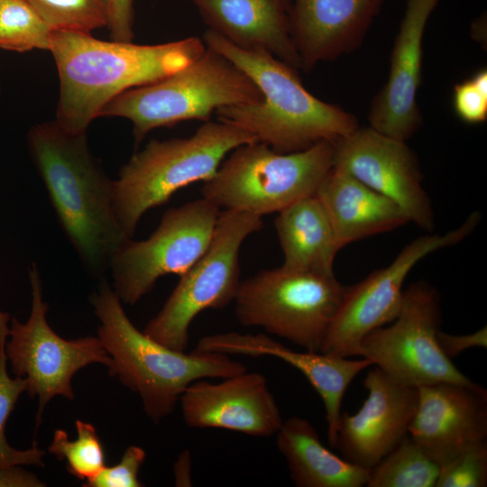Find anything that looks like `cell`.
<instances>
[{"label": "cell", "instance_id": "1", "mask_svg": "<svg viewBox=\"0 0 487 487\" xmlns=\"http://www.w3.org/2000/svg\"><path fill=\"white\" fill-rule=\"evenodd\" d=\"M206 48L198 37L144 45L54 30L50 51L60 78L55 121L68 132L86 133L112 99L169 77L195 61Z\"/></svg>", "mask_w": 487, "mask_h": 487}, {"label": "cell", "instance_id": "2", "mask_svg": "<svg viewBox=\"0 0 487 487\" xmlns=\"http://www.w3.org/2000/svg\"><path fill=\"white\" fill-rule=\"evenodd\" d=\"M28 148L57 218L82 264L96 275L129 238L114 210V179L92 154L86 133L54 121L31 128Z\"/></svg>", "mask_w": 487, "mask_h": 487}, {"label": "cell", "instance_id": "3", "mask_svg": "<svg viewBox=\"0 0 487 487\" xmlns=\"http://www.w3.org/2000/svg\"><path fill=\"white\" fill-rule=\"evenodd\" d=\"M203 41L247 74L262 94L259 102L217 109V120L245 130L280 153L337 141L359 126L353 114L312 95L298 69L274 56L239 48L208 29Z\"/></svg>", "mask_w": 487, "mask_h": 487}, {"label": "cell", "instance_id": "4", "mask_svg": "<svg viewBox=\"0 0 487 487\" xmlns=\"http://www.w3.org/2000/svg\"><path fill=\"white\" fill-rule=\"evenodd\" d=\"M100 321L98 338L111 358V376L140 395L155 423L171 414L185 390L202 379H223L246 372L227 354L170 348L138 330L106 280L90 298Z\"/></svg>", "mask_w": 487, "mask_h": 487}, {"label": "cell", "instance_id": "5", "mask_svg": "<svg viewBox=\"0 0 487 487\" xmlns=\"http://www.w3.org/2000/svg\"><path fill=\"white\" fill-rule=\"evenodd\" d=\"M256 138L223 121L205 122L188 137L150 141L114 179V210L123 231L133 236L144 214L179 189L211 179L236 147Z\"/></svg>", "mask_w": 487, "mask_h": 487}, {"label": "cell", "instance_id": "6", "mask_svg": "<svg viewBox=\"0 0 487 487\" xmlns=\"http://www.w3.org/2000/svg\"><path fill=\"white\" fill-rule=\"evenodd\" d=\"M262 99V92L247 74L207 47L195 61L169 77L120 94L106 105L99 117L128 119L138 145L154 129L189 120L207 122L221 107Z\"/></svg>", "mask_w": 487, "mask_h": 487}, {"label": "cell", "instance_id": "7", "mask_svg": "<svg viewBox=\"0 0 487 487\" xmlns=\"http://www.w3.org/2000/svg\"><path fill=\"white\" fill-rule=\"evenodd\" d=\"M335 143L323 141L289 153L277 152L258 141L240 145L204 182L202 197L221 210L259 216L279 213L316 194L333 167Z\"/></svg>", "mask_w": 487, "mask_h": 487}, {"label": "cell", "instance_id": "8", "mask_svg": "<svg viewBox=\"0 0 487 487\" xmlns=\"http://www.w3.org/2000/svg\"><path fill=\"white\" fill-rule=\"evenodd\" d=\"M346 290L335 274L281 265L241 281L234 314L244 326L260 327L306 351L320 352Z\"/></svg>", "mask_w": 487, "mask_h": 487}, {"label": "cell", "instance_id": "9", "mask_svg": "<svg viewBox=\"0 0 487 487\" xmlns=\"http://www.w3.org/2000/svg\"><path fill=\"white\" fill-rule=\"evenodd\" d=\"M263 226L262 216L221 210L212 241L181 276L159 313L143 332L157 342L185 351L189 327L198 314L234 302L241 283L239 253L244 240Z\"/></svg>", "mask_w": 487, "mask_h": 487}, {"label": "cell", "instance_id": "10", "mask_svg": "<svg viewBox=\"0 0 487 487\" xmlns=\"http://www.w3.org/2000/svg\"><path fill=\"white\" fill-rule=\"evenodd\" d=\"M441 301L437 289L426 280L403 291L398 317L368 334L356 356L370 360L393 380L416 388L441 382L476 386L441 351Z\"/></svg>", "mask_w": 487, "mask_h": 487}, {"label": "cell", "instance_id": "11", "mask_svg": "<svg viewBox=\"0 0 487 487\" xmlns=\"http://www.w3.org/2000/svg\"><path fill=\"white\" fill-rule=\"evenodd\" d=\"M220 212L202 197L168 209L147 239L125 241L109 264L121 301L133 305L161 277L185 273L208 248Z\"/></svg>", "mask_w": 487, "mask_h": 487}, {"label": "cell", "instance_id": "12", "mask_svg": "<svg viewBox=\"0 0 487 487\" xmlns=\"http://www.w3.org/2000/svg\"><path fill=\"white\" fill-rule=\"evenodd\" d=\"M32 308L28 319H11L5 341L7 362L15 376L26 380V391L38 398L37 426L48 402L56 396L72 400L71 380L78 371L90 363L109 367L111 358L98 337L66 340L58 335L47 321L48 304L43 300L38 266L29 269Z\"/></svg>", "mask_w": 487, "mask_h": 487}, {"label": "cell", "instance_id": "13", "mask_svg": "<svg viewBox=\"0 0 487 487\" xmlns=\"http://www.w3.org/2000/svg\"><path fill=\"white\" fill-rule=\"evenodd\" d=\"M481 217L475 211L459 226L443 234L427 233L417 237L405 245L389 265L347 287L320 353L348 358L356 356L361 341L368 334L398 317L404 281L415 265L430 253L455 245L470 236Z\"/></svg>", "mask_w": 487, "mask_h": 487}, {"label": "cell", "instance_id": "14", "mask_svg": "<svg viewBox=\"0 0 487 487\" xmlns=\"http://www.w3.org/2000/svg\"><path fill=\"white\" fill-rule=\"evenodd\" d=\"M333 167L339 169L397 204L426 233H433L435 215L423 188L416 153L406 142L370 126H358L335 141Z\"/></svg>", "mask_w": 487, "mask_h": 487}, {"label": "cell", "instance_id": "15", "mask_svg": "<svg viewBox=\"0 0 487 487\" xmlns=\"http://www.w3.org/2000/svg\"><path fill=\"white\" fill-rule=\"evenodd\" d=\"M372 367L363 381L367 398L355 414L341 413L334 446L344 459L366 469L409 435L418 400V388Z\"/></svg>", "mask_w": 487, "mask_h": 487}, {"label": "cell", "instance_id": "16", "mask_svg": "<svg viewBox=\"0 0 487 487\" xmlns=\"http://www.w3.org/2000/svg\"><path fill=\"white\" fill-rule=\"evenodd\" d=\"M179 402L183 420L192 428H222L269 437L283 422L266 377L258 372L246 371L216 383L196 381Z\"/></svg>", "mask_w": 487, "mask_h": 487}, {"label": "cell", "instance_id": "17", "mask_svg": "<svg viewBox=\"0 0 487 487\" xmlns=\"http://www.w3.org/2000/svg\"><path fill=\"white\" fill-rule=\"evenodd\" d=\"M440 0H407L390 59L386 83L373 98L369 126L407 142L422 124L417 101L422 79L423 37Z\"/></svg>", "mask_w": 487, "mask_h": 487}, {"label": "cell", "instance_id": "18", "mask_svg": "<svg viewBox=\"0 0 487 487\" xmlns=\"http://www.w3.org/2000/svg\"><path fill=\"white\" fill-rule=\"evenodd\" d=\"M409 435L439 466L486 442L487 391L479 384L441 382L418 388Z\"/></svg>", "mask_w": 487, "mask_h": 487}, {"label": "cell", "instance_id": "19", "mask_svg": "<svg viewBox=\"0 0 487 487\" xmlns=\"http://www.w3.org/2000/svg\"><path fill=\"white\" fill-rule=\"evenodd\" d=\"M195 349L227 355L272 356L298 369L323 400L328 442L332 447L335 443L345 392L357 374L372 366L370 360L363 357L350 360L320 352H297L265 334L227 332L210 335L200 338Z\"/></svg>", "mask_w": 487, "mask_h": 487}, {"label": "cell", "instance_id": "20", "mask_svg": "<svg viewBox=\"0 0 487 487\" xmlns=\"http://www.w3.org/2000/svg\"><path fill=\"white\" fill-rule=\"evenodd\" d=\"M384 1L290 0L289 27L300 69L309 72L356 50Z\"/></svg>", "mask_w": 487, "mask_h": 487}, {"label": "cell", "instance_id": "21", "mask_svg": "<svg viewBox=\"0 0 487 487\" xmlns=\"http://www.w3.org/2000/svg\"><path fill=\"white\" fill-rule=\"evenodd\" d=\"M208 30L232 44L267 52L299 69L289 27L290 0H189Z\"/></svg>", "mask_w": 487, "mask_h": 487}, {"label": "cell", "instance_id": "22", "mask_svg": "<svg viewBox=\"0 0 487 487\" xmlns=\"http://www.w3.org/2000/svg\"><path fill=\"white\" fill-rule=\"evenodd\" d=\"M316 196L330 218L340 250L409 222L392 200L335 167L321 182Z\"/></svg>", "mask_w": 487, "mask_h": 487}, {"label": "cell", "instance_id": "23", "mask_svg": "<svg viewBox=\"0 0 487 487\" xmlns=\"http://www.w3.org/2000/svg\"><path fill=\"white\" fill-rule=\"evenodd\" d=\"M276 436L277 448L285 458L296 486H366L370 469L354 464L328 450L308 419L290 417L282 422Z\"/></svg>", "mask_w": 487, "mask_h": 487}, {"label": "cell", "instance_id": "24", "mask_svg": "<svg viewBox=\"0 0 487 487\" xmlns=\"http://www.w3.org/2000/svg\"><path fill=\"white\" fill-rule=\"evenodd\" d=\"M282 266L334 273V261L340 251L330 218L318 198H305L278 213L274 220Z\"/></svg>", "mask_w": 487, "mask_h": 487}, {"label": "cell", "instance_id": "25", "mask_svg": "<svg viewBox=\"0 0 487 487\" xmlns=\"http://www.w3.org/2000/svg\"><path fill=\"white\" fill-rule=\"evenodd\" d=\"M439 464L409 435L370 469L368 487H435Z\"/></svg>", "mask_w": 487, "mask_h": 487}, {"label": "cell", "instance_id": "26", "mask_svg": "<svg viewBox=\"0 0 487 487\" xmlns=\"http://www.w3.org/2000/svg\"><path fill=\"white\" fill-rule=\"evenodd\" d=\"M9 320V315L0 309V468L24 464L43 466L44 452L37 446L36 442L31 448L18 450L11 446L5 437L6 422L21 393L27 388L24 378H11L7 371L5 341Z\"/></svg>", "mask_w": 487, "mask_h": 487}, {"label": "cell", "instance_id": "27", "mask_svg": "<svg viewBox=\"0 0 487 487\" xmlns=\"http://www.w3.org/2000/svg\"><path fill=\"white\" fill-rule=\"evenodd\" d=\"M53 30L26 0H0V48L50 51Z\"/></svg>", "mask_w": 487, "mask_h": 487}, {"label": "cell", "instance_id": "28", "mask_svg": "<svg viewBox=\"0 0 487 487\" xmlns=\"http://www.w3.org/2000/svg\"><path fill=\"white\" fill-rule=\"evenodd\" d=\"M76 428L78 436L73 440L65 430L57 429L49 452L65 461L68 472L86 485L106 466V452L92 424L77 420Z\"/></svg>", "mask_w": 487, "mask_h": 487}, {"label": "cell", "instance_id": "29", "mask_svg": "<svg viewBox=\"0 0 487 487\" xmlns=\"http://www.w3.org/2000/svg\"><path fill=\"white\" fill-rule=\"evenodd\" d=\"M54 30L90 33L107 26L108 0H26Z\"/></svg>", "mask_w": 487, "mask_h": 487}, {"label": "cell", "instance_id": "30", "mask_svg": "<svg viewBox=\"0 0 487 487\" xmlns=\"http://www.w3.org/2000/svg\"><path fill=\"white\" fill-rule=\"evenodd\" d=\"M487 442L471 447L440 465L436 487H485Z\"/></svg>", "mask_w": 487, "mask_h": 487}, {"label": "cell", "instance_id": "31", "mask_svg": "<svg viewBox=\"0 0 487 487\" xmlns=\"http://www.w3.org/2000/svg\"><path fill=\"white\" fill-rule=\"evenodd\" d=\"M455 115L469 124L487 119V69L477 70L470 78L456 84L453 92Z\"/></svg>", "mask_w": 487, "mask_h": 487}, {"label": "cell", "instance_id": "32", "mask_svg": "<svg viewBox=\"0 0 487 487\" xmlns=\"http://www.w3.org/2000/svg\"><path fill=\"white\" fill-rule=\"evenodd\" d=\"M146 453L137 446H128L120 461L113 466H105L99 474L84 486L88 487H140L138 478Z\"/></svg>", "mask_w": 487, "mask_h": 487}, {"label": "cell", "instance_id": "33", "mask_svg": "<svg viewBox=\"0 0 487 487\" xmlns=\"http://www.w3.org/2000/svg\"><path fill=\"white\" fill-rule=\"evenodd\" d=\"M108 23L112 40L132 41L134 34L133 0H108Z\"/></svg>", "mask_w": 487, "mask_h": 487}, {"label": "cell", "instance_id": "34", "mask_svg": "<svg viewBox=\"0 0 487 487\" xmlns=\"http://www.w3.org/2000/svg\"><path fill=\"white\" fill-rule=\"evenodd\" d=\"M437 341L443 354L452 360L467 349L486 348V326L474 333L463 335H450L440 330L437 335Z\"/></svg>", "mask_w": 487, "mask_h": 487}, {"label": "cell", "instance_id": "35", "mask_svg": "<svg viewBox=\"0 0 487 487\" xmlns=\"http://www.w3.org/2000/svg\"><path fill=\"white\" fill-rule=\"evenodd\" d=\"M0 486H45L34 474L22 469L19 465L0 468Z\"/></svg>", "mask_w": 487, "mask_h": 487}, {"label": "cell", "instance_id": "36", "mask_svg": "<svg viewBox=\"0 0 487 487\" xmlns=\"http://www.w3.org/2000/svg\"><path fill=\"white\" fill-rule=\"evenodd\" d=\"M190 467L191 459L190 454L185 450L180 454L175 467L176 483L179 486H190Z\"/></svg>", "mask_w": 487, "mask_h": 487}]
</instances>
